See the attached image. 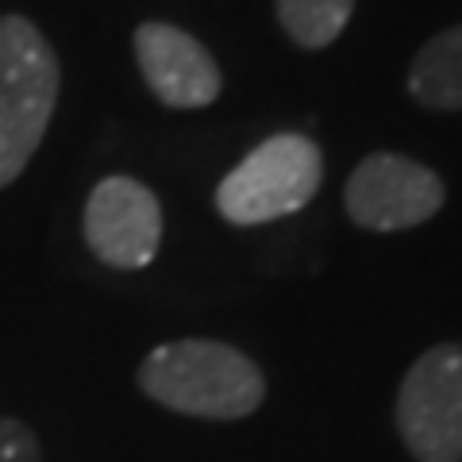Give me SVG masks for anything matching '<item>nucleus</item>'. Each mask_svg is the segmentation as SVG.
Here are the masks:
<instances>
[{
    "label": "nucleus",
    "instance_id": "f257e3e1",
    "mask_svg": "<svg viewBox=\"0 0 462 462\" xmlns=\"http://www.w3.org/2000/svg\"><path fill=\"white\" fill-rule=\"evenodd\" d=\"M139 389L170 412L200 420H243L266 397L254 358L216 339L162 343L143 358Z\"/></svg>",
    "mask_w": 462,
    "mask_h": 462
},
{
    "label": "nucleus",
    "instance_id": "f03ea898",
    "mask_svg": "<svg viewBox=\"0 0 462 462\" xmlns=\"http://www.w3.org/2000/svg\"><path fill=\"white\" fill-rule=\"evenodd\" d=\"M62 89L58 54L32 20L0 16V189L35 158Z\"/></svg>",
    "mask_w": 462,
    "mask_h": 462
},
{
    "label": "nucleus",
    "instance_id": "7ed1b4c3",
    "mask_svg": "<svg viewBox=\"0 0 462 462\" xmlns=\"http://www.w3.org/2000/svg\"><path fill=\"white\" fill-rule=\"evenodd\" d=\"M320 181L324 158L309 135H270L236 170L224 173L216 189V208L227 224L239 227L270 224L305 208L320 193Z\"/></svg>",
    "mask_w": 462,
    "mask_h": 462
},
{
    "label": "nucleus",
    "instance_id": "20e7f679",
    "mask_svg": "<svg viewBox=\"0 0 462 462\" xmlns=\"http://www.w3.org/2000/svg\"><path fill=\"white\" fill-rule=\"evenodd\" d=\"M393 420L416 462H462V343H439L409 366Z\"/></svg>",
    "mask_w": 462,
    "mask_h": 462
},
{
    "label": "nucleus",
    "instance_id": "39448f33",
    "mask_svg": "<svg viewBox=\"0 0 462 462\" xmlns=\"http://www.w3.org/2000/svg\"><path fill=\"white\" fill-rule=\"evenodd\" d=\"M443 200L447 189L436 170L389 151L363 158L343 189L346 216L366 231H409L428 224L443 208Z\"/></svg>",
    "mask_w": 462,
    "mask_h": 462
},
{
    "label": "nucleus",
    "instance_id": "423d86ee",
    "mask_svg": "<svg viewBox=\"0 0 462 462\" xmlns=\"http://www.w3.org/2000/svg\"><path fill=\"white\" fill-rule=\"evenodd\" d=\"M85 243L112 270H143L162 247V205L135 178H105L85 200Z\"/></svg>",
    "mask_w": 462,
    "mask_h": 462
},
{
    "label": "nucleus",
    "instance_id": "0eeeda50",
    "mask_svg": "<svg viewBox=\"0 0 462 462\" xmlns=\"http://www.w3.org/2000/svg\"><path fill=\"white\" fill-rule=\"evenodd\" d=\"M135 62L147 89L166 108H205L224 89L220 66L200 42L173 23L151 20L135 32Z\"/></svg>",
    "mask_w": 462,
    "mask_h": 462
},
{
    "label": "nucleus",
    "instance_id": "6e6552de",
    "mask_svg": "<svg viewBox=\"0 0 462 462\" xmlns=\"http://www.w3.org/2000/svg\"><path fill=\"white\" fill-rule=\"evenodd\" d=\"M409 93L420 108L462 112V23L420 47L409 66Z\"/></svg>",
    "mask_w": 462,
    "mask_h": 462
},
{
    "label": "nucleus",
    "instance_id": "1a4fd4ad",
    "mask_svg": "<svg viewBox=\"0 0 462 462\" xmlns=\"http://www.w3.org/2000/svg\"><path fill=\"white\" fill-rule=\"evenodd\" d=\"M278 5L282 32L297 42L300 51H324L331 47L346 20L355 12V0H273Z\"/></svg>",
    "mask_w": 462,
    "mask_h": 462
},
{
    "label": "nucleus",
    "instance_id": "9d476101",
    "mask_svg": "<svg viewBox=\"0 0 462 462\" xmlns=\"http://www.w3.org/2000/svg\"><path fill=\"white\" fill-rule=\"evenodd\" d=\"M0 462H42L35 431L23 420L0 416Z\"/></svg>",
    "mask_w": 462,
    "mask_h": 462
}]
</instances>
